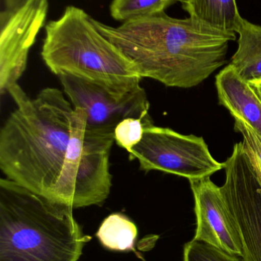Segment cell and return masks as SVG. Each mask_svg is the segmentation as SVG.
<instances>
[{"label": "cell", "mask_w": 261, "mask_h": 261, "mask_svg": "<svg viewBox=\"0 0 261 261\" xmlns=\"http://www.w3.org/2000/svg\"><path fill=\"white\" fill-rule=\"evenodd\" d=\"M216 87L219 104L261 136V101L251 84L228 64L216 76Z\"/></svg>", "instance_id": "cell-10"}, {"label": "cell", "mask_w": 261, "mask_h": 261, "mask_svg": "<svg viewBox=\"0 0 261 261\" xmlns=\"http://www.w3.org/2000/svg\"><path fill=\"white\" fill-rule=\"evenodd\" d=\"M237 33L239 47L230 64L251 84L261 79V26L243 18Z\"/></svg>", "instance_id": "cell-12"}, {"label": "cell", "mask_w": 261, "mask_h": 261, "mask_svg": "<svg viewBox=\"0 0 261 261\" xmlns=\"http://www.w3.org/2000/svg\"><path fill=\"white\" fill-rule=\"evenodd\" d=\"M49 0H28L7 18L0 19V91L18 84L29 51L45 24Z\"/></svg>", "instance_id": "cell-8"}, {"label": "cell", "mask_w": 261, "mask_h": 261, "mask_svg": "<svg viewBox=\"0 0 261 261\" xmlns=\"http://www.w3.org/2000/svg\"><path fill=\"white\" fill-rule=\"evenodd\" d=\"M234 130L242 134L245 152L261 182V136L246 122L234 119Z\"/></svg>", "instance_id": "cell-17"}, {"label": "cell", "mask_w": 261, "mask_h": 261, "mask_svg": "<svg viewBox=\"0 0 261 261\" xmlns=\"http://www.w3.org/2000/svg\"><path fill=\"white\" fill-rule=\"evenodd\" d=\"M223 165L225 182L221 190L240 234L242 257L261 261V182L242 141L234 144Z\"/></svg>", "instance_id": "cell-6"}, {"label": "cell", "mask_w": 261, "mask_h": 261, "mask_svg": "<svg viewBox=\"0 0 261 261\" xmlns=\"http://www.w3.org/2000/svg\"><path fill=\"white\" fill-rule=\"evenodd\" d=\"M90 240L73 208L0 179V261H78Z\"/></svg>", "instance_id": "cell-3"}, {"label": "cell", "mask_w": 261, "mask_h": 261, "mask_svg": "<svg viewBox=\"0 0 261 261\" xmlns=\"http://www.w3.org/2000/svg\"><path fill=\"white\" fill-rule=\"evenodd\" d=\"M177 0H113L110 6L112 18L126 22L165 12Z\"/></svg>", "instance_id": "cell-14"}, {"label": "cell", "mask_w": 261, "mask_h": 261, "mask_svg": "<svg viewBox=\"0 0 261 261\" xmlns=\"http://www.w3.org/2000/svg\"><path fill=\"white\" fill-rule=\"evenodd\" d=\"M183 261H245L242 256L231 254L205 242L193 240L184 246Z\"/></svg>", "instance_id": "cell-16"}, {"label": "cell", "mask_w": 261, "mask_h": 261, "mask_svg": "<svg viewBox=\"0 0 261 261\" xmlns=\"http://www.w3.org/2000/svg\"><path fill=\"white\" fill-rule=\"evenodd\" d=\"M7 93L15 110L0 130V169L6 178L73 208L101 205L112 188L113 134L88 129L84 110L57 88L31 98L16 84Z\"/></svg>", "instance_id": "cell-1"}, {"label": "cell", "mask_w": 261, "mask_h": 261, "mask_svg": "<svg viewBox=\"0 0 261 261\" xmlns=\"http://www.w3.org/2000/svg\"><path fill=\"white\" fill-rule=\"evenodd\" d=\"M129 159L137 160L139 169L147 173L159 170L189 181L211 177L224 169L202 137L156 126L153 121L146 125L143 139L129 153Z\"/></svg>", "instance_id": "cell-5"}, {"label": "cell", "mask_w": 261, "mask_h": 261, "mask_svg": "<svg viewBox=\"0 0 261 261\" xmlns=\"http://www.w3.org/2000/svg\"><path fill=\"white\" fill-rule=\"evenodd\" d=\"M250 84H251V87L254 89V91L257 93L261 101V79L251 83Z\"/></svg>", "instance_id": "cell-19"}, {"label": "cell", "mask_w": 261, "mask_h": 261, "mask_svg": "<svg viewBox=\"0 0 261 261\" xmlns=\"http://www.w3.org/2000/svg\"><path fill=\"white\" fill-rule=\"evenodd\" d=\"M28 0H0V19L7 18L21 8Z\"/></svg>", "instance_id": "cell-18"}, {"label": "cell", "mask_w": 261, "mask_h": 261, "mask_svg": "<svg viewBox=\"0 0 261 261\" xmlns=\"http://www.w3.org/2000/svg\"><path fill=\"white\" fill-rule=\"evenodd\" d=\"M152 122L150 116L140 118H127L118 124L113 132L114 141L128 153L140 142L146 125Z\"/></svg>", "instance_id": "cell-15"}, {"label": "cell", "mask_w": 261, "mask_h": 261, "mask_svg": "<svg viewBox=\"0 0 261 261\" xmlns=\"http://www.w3.org/2000/svg\"><path fill=\"white\" fill-rule=\"evenodd\" d=\"M72 105L84 110L88 129L113 134L127 118L150 116V102L142 87L124 97H116L105 88L70 75L58 76Z\"/></svg>", "instance_id": "cell-7"}, {"label": "cell", "mask_w": 261, "mask_h": 261, "mask_svg": "<svg viewBox=\"0 0 261 261\" xmlns=\"http://www.w3.org/2000/svg\"><path fill=\"white\" fill-rule=\"evenodd\" d=\"M189 18L222 32L237 33L242 18L236 0H183Z\"/></svg>", "instance_id": "cell-11"}, {"label": "cell", "mask_w": 261, "mask_h": 261, "mask_svg": "<svg viewBox=\"0 0 261 261\" xmlns=\"http://www.w3.org/2000/svg\"><path fill=\"white\" fill-rule=\"evenodd\" d=\"M98 30L137 67L143 78L169 87L193 88L226 63L236 34L165 12L126 21L118 27L92 18Z\"/></svg>", "instance_id": "cell-2"}, {"label": "cell", "mask_w": 261, "mask_h": 261, "mask_svg": "<svg viewBox=\"0 0 261 261\" xmlns=\"http://www.w3.org/2000/svg\"><path fill=\"white\" fill-rule=\"evenodd\" d=\"M195 199L196 231L193 240L242 257V244L221 187L210 177L190 180Z\"/></svg>", "instance_id": "cell-9"}, {"label": "cell", "mask_w": 261, "mask_h": 261, "mask_svg": "<svg viewBox=\"0 0 261 261\" xmlns=\"http://www.w3.org/2000/svg\"><path fill=\"white\" fill-rule=\"evenodd\" d=\"M44 32L41 56L54 74L85 80L116 97L140 88L144 78L137 67L98 30L84 9L67 6Z\"/></svg>", "instance_id": "cell-4"}, {"label": "cell", "mask_w": 261, "mask_h": 261, "mask_svg": "<svg viewBox=\"0 0 261 261\" xmlns=\"http://www.w3.org/2000/svg\"><path fill=\"white\" fill-rule=\"evenodd\" d=\"M136 225L121 213L107 216L96 236L103 247L113 251H129L134 248L137 238Z\"/></svg>", "instance_id": "cell-13"}]
</instances>
